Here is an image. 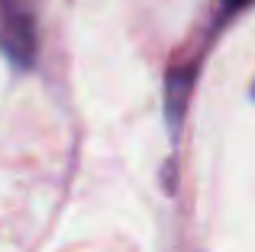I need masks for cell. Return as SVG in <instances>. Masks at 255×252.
Segmentation results:
<instances>
[{
	"label": "cell",
	"mask_w": 255,
	"mask_h": 252,
	"mask_svg": "<svg viewBox=\"0 0 255 252\" xmlns=\"http://www.w3.org/2000/svg\"><path fill=\"white\" fill-rule=\"evenodd\" d=\"M191 88H194V68H171L168 71V78H165V120H168L171 136H178V129H181Z\"/></svg>",
	"instance_id": "2"
},
{
	"label": "cell",
	"mask_w": 255,
	"mask_h": 252,
	"mask_svg": "<svg viewBox=\"0 0 255 252\" xmlns=\"http://www.w3.org/2000/svg\"><path fill=\"white\" fill-rule=\"evenodd\" d=\"M223 3V16H233V13H239V10H246V6H252L255 0H220Z\"/></svg>",
	"instance_id": "3"
},
{
	"label": "cell",
	"mask_w": 255,
	"mask_h": 252,
	"mask_svg": "<svg viewBox=\"0 0 255 252\" xmlns=\"http://www.w3.org/2000/svg\"><path fill=\"white\" fill-rule=\"evenodd\" d=\"M0 52L16 71H29L39 55L29 0H0Z\"/></svg>",
	"instance_id": "1"
}]
</instances>
